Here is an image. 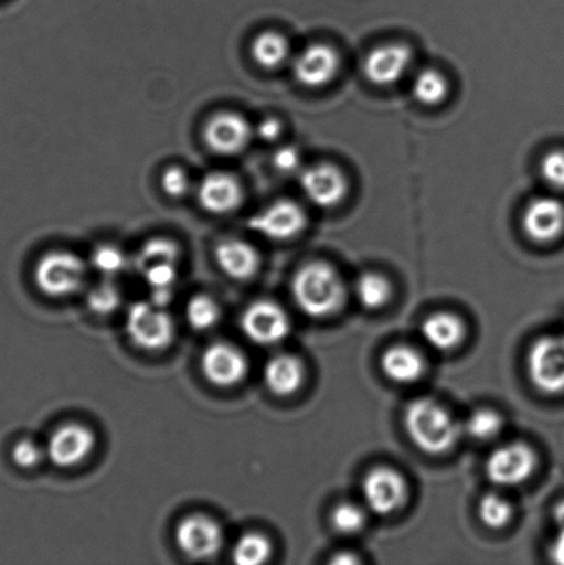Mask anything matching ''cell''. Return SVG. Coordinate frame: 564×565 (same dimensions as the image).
<instances>
[{
  "instance_id": "1",
  "label": "cell",
  "mask_w": 564,
  "mask_h": 565,
  "mask_svg": "<svg viewBox=\"0 0 564 565\" xmlns=\"http://www.w3.org/2000/svg\"><path fill=\"white\" fill-rule=\"evenodd\" d=\"M297 307L309 318H328L344 303L345 286L341 276L328 263L304 265L291 282Z\"/></svg>"
},
{
  "instance_id": "2",
  "label": "cell",
  "mask_w": 564,
  "mask_h": 565,
  "mask_svg": "<svg viewBox=\"0 0 564 565\" xmlns=\"http://www.w3.org/2000/svg\"><path fill=\"white\" fill-rule=\"evenodd\" d=\"M405 426L414 445L433 456L449 451L461 435V426L457 420L430 397H419L408 404Z\"/></svg>"
},
{
  "instance_id": "3",
  "label": "cell",
  "mask_w": 564,
  "mask_h": 565,
  "mask_svg": "<svg viewBox=\"0 0 564 565\" xmlns=\"http://www.w3.org/2000/svg\"><path fill=\"white\" fill-rule=\"evenodd\" d=\"M180 248L173 241L155 237L137 254L136 269L151 290V301L166 308L173 298Z\"/></svg>"
},
{
  "instance_id": "4",
  "label": "cell",
  "mask_w": 564,
  "mask_h": 565,
  "mask_svg": "<svg viewBox=\"0 0 564 565\" xmlns=\"http://www.w3.org/2000/svg\"><path fill=\"white\" fill-rule=\"evenodd\" d=\"M86 273V264L77 254L55 250L39 259L33 279L46 296L66 297L81 290Z\"/></svg>"
},
{
  "instance_id": "5",
  "label": "cell",
  "mask_w": 564,
  "mask_h": 565,
  "mask_svg": "<svg viewBox=\"0 0 564 565\" xmlns=\"http://www.w3.org/2000/svg\"><path fill=\"white\" fill-rule=\"evenodd\" d=\"M126 332L136 347L160 351L173 341L174 323L164 308L152 301H138L127 310Z\"/></svg>"
},
{
  "instance_id": "6",
  "label": "cell",
  "mask_w": 564,
  "mask_h": 565,
  "mask_svg": "<svg viewBox=\"0 0 564 565\" xmlns=\"http://www.w3.org/2000/svg\"><path fill=\"white\" fill-rule=\"evenodd\" d=\"M529 375L540 391L550 395L564 393V340L563 337H543L530 349Z\"/></svg>"
},
{
  "instance_id": "7",
  "label": "cell",
  "mask_w": 564,
  "mask_h": 565,
  "mask_svg": "<svg viewBox=\"0 0 564 565\" xmlns=\"http://www.w3.org/2000/svg\"><path fill=\"white\" fill-rule=\"evenodd\" d=\"M254 129L245 116L234 110H221L204 125L203 138L214 153L235 157L248 147Z\"/></svg>"
},
{
  "instance_id": "8",
  "label": "cell",
  "mask_w": 564,
  "mask_h": 565,
  "mask_svg": "<svg viewBox=\"0 0 564 565\" xmlns=\"http://www.w3.org/2000/svg\"><path fill=\"white\" fill-rule=\"evenodd\" d=\"M538 457L524 443H510L490 454L486 475L491 483L513 487L524 483L533 475Z\"/></svg>"
},
{
  "instance_id": "9",
  "label": "cell",
  "mask_w": 564,
  "mask_h": 565,
  "mask_svg": "<svg viewBox=\"0 0 564 565\" xmlns=\"http://www.w3.org/2000/svg\"><path fill=\"white\" fill-rule=\"evenodd\" d=\"M241 327L248 340L258 345L269 347L289 335L290 320L278 303L269 299H259L245 310Z\"/></svg>"
},
{
  "instance_id": "10",
  "label": "cell",
  "mask_w": 564,
  "mask_h": 565,
  "mask_svg": "<svg viewBox=\"0 0 564 565\" xmlns=\"http://www.w3.org/2000/svg\"><path fill=\"white\" fill-rule=\"evenodd\" d=\"M308 224L306 212L289 199L270 204L248 220V228L270 241H289L300 235Z\"/></svg>"
},
{
  "instance_id": "11",
  "label": "cell",
  "mask_w": 564,
  "mask_h": 565,
  "mask_svg": "<svg viewBox=\"0 0 564 565\" xmlns=\"http://www.w3.org/2000/svg\"><path fill=\"white\" fill-rule=\"evenodd\" d=\"M362 492L369 511L379 516L396 512L407 500L405 479L391 468L370 470L363 480Z\"/></svg>"
},
{
  "instance_id": "12",
  "label": "cell",
  "mask_w": 564,
  "mask_h": 565,
  "mask_svg": "<svg viewBox=\"0 0 564 565\" xmlns=\"http://www.w3.org/2000/svg\"><path fill=\"white\" fill-rule=\"evenodd\" d=\"M175 541L187 556L202 561L217 555L221 551L224 531L215 520L203 514H193L177 525Z\"/></svg>"
},
{
  "instance_id": "13",
  "label": "cell",
  "mask_w": 564,
  "mask_h": 565,
  "mask_svg": "<svg viewBox=\"0 0 564 565\" xmlns=\"http://www.w3.org/2000/svg\"><path fill=\"white\" fill-rule=\"evenodd\" d=\"M96 447V436L87 426L66 424L50 435L46 445L49 461L58 468H72L85 461Z\"/></svg>"
},
{
  "instance_id": "14",
  "label": "cell",
  "mask_w": 564,
  "mask_h": 565,
  "mask_svg": "<svg viewBox=\"0 0 564 565\" xmlns=\"http://www.w3.org/2000/svg\"><path fill=\"white\" fill-rule=\"evenodd\" d=\"M524 234L540 245H550L564 234V203L555 196L533 199L522 215Z\"/></svg>"
},
{
  "instance_id": "15",
  "label": "cell",
  "mask_w": 564,
  "mask_h": 565,
  "mask_svg": "<svg viewBox=\"0 0 564 565\" xmlns=\"http://www.w3.org/2000/svg\"><path fill=\"white\" fill-rule=\"evenodd\" d=\"M300 185L308 201L322 209L336 207L344 201L348 192L344 173L330 163L313 164L304 170Z\"/></svg>"
},
{
  "instance_id": "16",
  "label": "cell",
  "mask_w": 564,
  "mask_h": 565,
  "mask_svg": "<svg viewBox=\"0 0 564 565\" xmlns=\"http://www.w3.org/2000/svg\"><path fill=\"white\" fill-rule=\"evenodd\" d=\"M412 63L413 53L407 44H383L373 49L364 58L363 74L375 86H392L402 81Z\"/></svg>"
},
{
  "instance_id": "17",
  "label": "cell",
  "mask_w": 564,
  "mask_h": 565,
  "mask_svg": "<svg viewBox=\"0 0 564 565\" xmlns=\"http://www.w3.org/2000/svg\"><path fill=\"white\" fill-rule=\"evenodd\" d=\"M339 71V53L324 43H315L304 49L292 63V74L297 82L309 88L328 86Z\"/></svg>"
},
{
  "instance_id": "18",
  "label": "cell",
  "mask_w": 564,
  "mask_h": 565,
  "mask_svg": "<svg viewBox=\"0 0 564 565\" xmlns=\"http://www.w3.org/2000/svg\"><path fill=\"white\" fill-rule=\"evenodd\" d=\"M245 354L231 343L215 342L204 351L202 371L207 381L223 387L240 384L247 374Z\"/></svg>"
},
{
  "instance_id": "19",
  "label": "cell",
  "mask_w": 564,
  "mask_h": 565,
  "mask_svg": "<svg viewBox=\"0 0 564 565\" xmlns=\"http://www.w3.org/2000/svg\"><path fill=\"white\" fill-rule=\"evenodd\" d=\"M245 191L234 174L214 171L203 177L198 188V201L210 214H230L241 207Z\"/></svg>"
},
{
  "instance_id": "20",
  "label": "cell",
  "mask_w": 564,
  "mask_h": 565,
  "mask_svg": "<svg viewBox=\"0 0 564 565\" xmlns=\"http://www.w3.org/2000/svg\"><path fill=\"white\" fill-rule=\"evenodd\" d=\"M215 259L221 270L236 280L253 278L262 267V257L256 247L240 239L221 242L215 248Z\"/></svg>"
},
{
  "instance_id": "21",
  "label": "cell",
  "mask_w": 564,
  "mask_h": 565,
  "mask_svg": "<svg viewBox=\"0 0 564 565\" xmlns=\"http://www.w3.org/2000/svg\"><path fill=\"white\" fill-rule=\"evenodd\" d=\"M306 369L301 360L292 354H276L264 369V382L276 396L286 397L300 390Z\"/></svg>"
},
{
  "instance_id": "22",
  "label": "cell",
  "mask_w": 564,
  "mask_h": 565,
  "mask_svg": "<svg viewBox=\"0 0 564 565\" xmlns=\"http://www.w3.org/2000/svg\"><path fill=\"white\" fill-rule=\"evenodd\" d=\"M381 367L390 380L397 384H412L422 379L425 362L416 349L405 345L392 347L381 359Z\"/></svg>"
},
{
  "instance_id": "23",
  "label": "cell",
  "mask_w": 564,
  "mask_h": 565,
  "mask_svg": "<svg viewBox=\"0 0 564 565\" xmlns=\"http://www.w3.org/2000/svg\"><path fill=\"white\" fill-rule=\"evenodd\" d=\"M422 334L430 348L449 352L460 345L466 330L456 315L439 312L428 316L422 326Z\"/></svg>"
},
{
  "instance_id": "24",
  "label": "cell",
  "mask_w": 564,
  "mask_h": 565,
  "mask_svg": "<svg viewBox=\"0 0 564 565\" xmlns=\"http://www.w3.org/2000/svg\"><path fill=\"white\" fill-rule=\"evenodd\" d=\"M252 54L254 61L263 68L276 70L290 57V43L279 32H263L254 39Z\"/></svg>"
},
{
  "instance_id": "25",
  "label": "cell",
  "mask_w": 564,
  "mask_h": 565,
  "mask_svg": "<svg viewBox=\"0 0 564 565\" xmlns=\"http://www.w3.org/2000/svg\"><path fill=\"white\" fill-rule=\"evenodd\" d=\"M412 92L418 103L434 107L445 102L449 94V82L439 71L424 70L414 77Z\"/></svg>"
},
{
  "instance_id": "26",
  "label": "cell",
  "mask_w": 564,
  "mask_h": 565,
  "mask_svg": "<svg viewBox=\"0 0 564 565\" xmlns=\"http://www.w3.org/2000/svg\"><path fill=\"white\" fill-rule=\"evenodd\" d=\"M355 296L363 308L377 310L390 301L392 296L391 282L383 275L363 274L357 281Z\"/></svg>"
},
{
  "instance_id": "27",
  "label": "cell",
  "mask_w": 564,
  "mask_h": 565,
  "mask_svg": "<svg viewBox=\"0 0 564 565\" xmlns=\"http://www.w3.org/2000/svg\"><path fill=\"white\" fill-rule=\"evenodd\" d=\"M273 555V545L267 536L258 533H247L236 541L232 557L241 565H258L268 561Z\"/></svg>"
},
{
  "instance_id": "28",
  "label": "cell",
  "mask_w": 564,
  "mask_h": 565,
  "mask_svg": "<svg viewBox=\"0 0 564 565\" xmlns=\"http://www.w3.org/2000/svg\"><path fill=\"white\" fill-rule=\"evenodd\" d=\"M185 315L193 330L204 331L213 329L219 323L221 309L212 297L199 294L188 302Z\"/></svg>"
},
{
  "instance_id": "29",
  "label": "cell",
  "mask_w": 564,
  "mask_h": 565,
  "mask_svg": "<svg viewBox=\"0 0 564 565\" xmlns=\"http://www.w3.org/2000/svg\"><path fill=\"white\" fill-rule=\"evenodd\" d=\"M504 426V418L491 408H479L469 415L464 425L468 436L477 440H490L500 435Z\"/></svg>"
},
{
  "instance_id": "30",
  "label": "cell",
  "mask_w": 564,
  "mask_h": 565,
  "mask_svg": "<svg viewBox=\"0 0 564 565\" xmlns=\"http://www.w3.org/2000/svg\"><path fill=\"white\" fill-rule=\"evenodd\" d=\"M512 516V503L496 492L485 495L479 502V518L489 529L506 527L507 524H510Z\"/></svg>"
},
{
  "instance_id": "31",
  "label": "cell",
  "mask_w": 564,
  "mask_h": 565,
  "mask_svg": "<svg viewBox=\"0 0 564 565\" xmlns=\"http://www.w3.org/2000/svg\"><path fill=\"white\" fill-rule=\"evenodd\" d=\"M331 524L340 534H358L366 525V512L361 507L355 505V503H340L331 513Z\"/></svg>"
},
{
  "instance_id": "32",
  "label": "cell",
  "mask_w": 564,
  "mask_h": 565,
  "mask_svg": "<svg viewBox=\"0 0 564 565\" xmlns=\"http://www.w3.org/2000/svg\"><path fill=\"white\" fill-rule=\"evenodd\" d=\"M91 262L93 268L107 278H114L127 268L126 254L113 245L97 246L92 254Z\"/></svg>"
},
{
  "instance_id": "33",
  "label": "cell",
  "mask_w": 564,
  "mask_h": 565,
  "mask_svg": "<svg viewBox=\"0 0 564 565\" xmlns=\"http://www.w3.org/2000/svg\"><path fill=\"white\" fill-rule=\"evenodd\" d=\"M121 302L119 288L110 281H104L102 285L93 287L87 296L88 308L97 315L114 313Z\"/></svg>"
},
{
  "instance_id": "34",
  "label": "cell",
  "mask_w": 564,
  "mask_h": 565,
  "mask_svg": "<svg viewBox=\"0 0 564 565\" xmlns=\"http://www.w3.org/2000/svg\"><path fill=\"white\" fill-rule=\"evenodd\" d=\"M540 173L551 190L564 192V149L546 153L541 160Z\"/></svg>"
},
{
  "instance_id": "35",
  "label": "cell",
  "mask_w": 564,
  "mask_h": 565,
  "mask_svg": "<svg viewBox=\"0 0 564 565\" xmlns=\"http://www.w3.org/2000/svg\"><path fill=\"white\" fill-rule=\"evenodd\" d=\"M162 190L169 198H184L191 191V177L180 166H170L162 174Z\"/></svg>"
},
{
  "instance_id": "36",
  "label": "cell",
  "mask_w": 564,
  "mask_h": 565,
  "mask_svg": "<svg viewBox=\"0 0 564 565\" xmlns=\"http://www.w3.org/2000/svg\"><path fill=\"white\" fill-rule=\"evenodd\" d=\"M44 454L46 452H43L42 447L32 439H21L11 448V459H13L17 467L22 469L38 467Z\"/></svg>"
},
{
  "instance_id": "37",
  "label": "cell",
  "mask_w": 564,
  "mask_h": 565,
  "mask_svg": "<svg viewBox=\"0 0 564 565\" xmlns=\"http://www.w3.org/2000/svg\"><path fill=\"white\" fill-rule=\"evenodd\" d=\"M273 162L276 170L289 174L301 168L302 158L296 147L286 146L274 153Z\"/></svg>"
},
{
  "instance_id": "38",
  "label": "cell",
  "mask_w": 564,
  "mask_h": 565,
  "mask_svg": "<svg viewBox=\"0 0 564 565\" xmlns=\"http://www.w3.org/2000/svg\"><path fill=\"white\" fill-rule=\"evenodd\" d=\"M281 131H284V125H281V121L276 118H265L259 121L256 129H254V132H256L259 140L265 142L278 141L281 136Z\"/></svg>"
},
{
  "instance_id": "39",
  "label": "cell",
  "mask_w": 564,
  "mask_h": 565,
  "mask_svg": "<svg viewBox=\"0 0 564 565\" xmlns=\"http://www.w3.org/2000/svg\"><path fill=\"white\" fill-rule=\"evenodd\" d=\"M552 556L556 563L564 564V530H561L560 535L555 540L554 547H552Z\"/></svg>"
},
{
  "instance_id": "40",
  "label": "cell",
  "mask_w": 564,
  "mask_h": 565,
  "mask_svg": "<svg viewBox=\"0 0 564 565\" xmlns=\"http://www.w3.org/2000/svg\"><path fill=\"white\" fill-rule=\"evenodd\" d=\"M334 564H358L361 563L359 558L355 555H352V553H340V555H337L333 561Z\"/></svg>"
},
{
  "instance_id": "41",
  "label": "cell",
  "mask_w": 564,
  "mask_h": 565,
  "mask_svg": "<svg viewBox=\"0 0 564 565\" xmlns=\"http://www.w3.org/2000/svg\"><path fill=\"white\" fill-rule=\"evenodd\" d=\"M555 522L560 525L561 530H564V501L557 503L554 512Z\"/></svg>"
},
{
  "instance_id": "42",
  "label": "cell",
  "mask_w": 564,
  "mask_h": 565,
  "mask_svg": "<svg viewBox=\"0 0 564 565\" xmlns=\"http://www.w3.org/2000/svg\"><path fill=\"white\" fill-rule=\"evenodd\" d=\"M563 340H564V337H563Z\"/></svg>"
}]
</instances>
